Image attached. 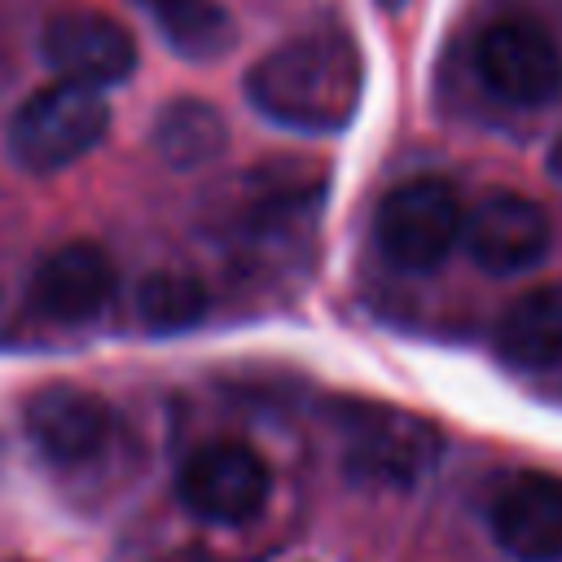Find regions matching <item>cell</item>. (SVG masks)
Here are the masks:
<instances>
[{
  "mask_svg": "<svg viewBox=\"0 0 562 562\" xmlns=\"http://www.w3.org/2000/svg\"><path fill=\"white\" fill-rule=\"evenodd\" d=\"M250 110L277 127L325 136L342 132L364 97V57L342 31H303L263 53L241 83Z\"/></svg>",
  "mask_w": 562,
  "mask_h": 562,
  "instance_id": "1",
  "label": "cell"
},
{
  "mask_svg": "<svg viewBox=\"0 0 562 562\" xmlns=\"http://www.w3.org/2000/svg\"><path fill=\"white\" fill-rule=\"evenodd\" d=\"M342 465L356 483L369 487H413L422 483L443 439L439 430L395 404H342Z\"/></svg>",
  "mask_w": 562,
  "mask_h": 562,
  "instance_id": "3",
  "label": "cell"
},
{
  "mask_svg": "<svg viewBox=\"0 0 562 562\" xmlns=\"http://www.w3.org/2000/svg\"><path fill=\"white\" fill-rule=\"evenodd\" d=\"M40 53L57 79L83 83V88H114L127 83L136 70V40L132 31L97 9H66L44 22Z\"/></svg>",
  "mask_w": 562,
  "mask_h": 562,
  "instance_id": "7",
  "label": "cell"
},
{
  "mask_svg": "<svg viewBox=\"0 0 562 562\" xmlns=\"http://www.w3.org/2000/svg\"><path fill=\"white\" fill-rule=\"evenodd\" d=\"M544 167H549V176H553V180L562 184V136H558V140L549 145V158H544Z\"/></svg>",
  "mask_w": 562,
  "mask_h": 562,
  "instance_id": "17",
  "label": "cell"
},
{
  "mask_svg": "<svg viewBox=\"0 0 562 562\" xmlns=\"http://www.w3.org/2000/svg\"><path fill=\"white\" fill-rule=\"evenodd\" d=\"M110 132V105L97 88L53 79L9 119V158L31 176H57L88 158Z\"/></svg>",
  "mask_w": 562,
  "mask_h": 562,
  "instance_id": "2",
  "label": "cell"
},
{
  "mask_svg": "<svg viewBox=\"0 0 562 562\" xmlns=\"http://www.w3.org/2000/svg\"><path fill=\"white\" fill-rule=\"evenodd\" d=\"M268 492H272V479H268L263 457L237 439L202 443L176 474L180 505L193 518L215 522V527L250 522L268 505Z\"/></svg>",
  "mask_w": 562,
  "mask_h": 562,
  "instance_id": "6",
  "label": "cell"
},
{
  "mask_svg": "<svg viewBox=\"0 0 562 562\" xmlns=\"http://www.w3.org/2000/svg\"><path fill=\"white\" fill-rule=\"evenodd\" d=\"M492 536L518 562H562V479H509L492 505Z\"/></svg>",
  "mask_w": 562,
  "mask_h": 562,
  "instance_id": "11",
  "label": "cell"
},
{
  "mask_svg": "<svg viewBox=\"0 0 562 562\" xmlns=\"http://www.w3.org/2000/svg\"><path fill=\"white\" fill-rule=\"evenodd\" d=\"M496 351L514 369H549L562 360V281L522 290L501 312Z\"/></svg>",
  "mask_w": 562,
  "mask_h": 562,
  "instance_id": "12",
  "label": "cell"
},
{
  "mask_svg": "<svg viewBox=\"0 0 562 562\" xmlns=\"http://www.w3.org/2000/svg\"><path fill=\"white\" fill-rule=\"evenodd\" d=\"M378 4H382V9H404L408 0H378Z\"/></svg>",
  "mask_w": 562,
  "mask_h": 562,
  "instance_id": "18",
  "label": "cell"
},
{
  "mask_svg": "<svg viewBox=\"0 0 562 562\" xmlns=\"http://www.w3.org/2000/svg\"><path fill=\"white\" fill-rule=\"evenodd\" d=\"M114 259L97 241H66L35 263L26 299L48 321L83 325L114 299Z\"/></svg>",
  "mask_w": 562,
  "mask_h": 562,
  "instance_id": "10",
  "label": "cell"
},
{
  "mask_svg": "<svg viewBox=\"0 0 562 562\" xmlns=\"http://www.w3.org/2000/svg\"><path fill=\"white\" fill-rule=\"evenodd\" d=\"M549 241H553L549 215L514 189L483 193L465 211L461 246L492 277H518V272L536 268L549 255Z\"/></svg>",
  "mask_w": 562,
  "mask_h": 562,
  "instance_id": "8",
  "label": "cell"
},
{
  "mask_svg": "<svg viewBox=\"0 0 562 562\" xmlns=\"http://www.w3.org/2000/svg\"><path fill=\"white\" fill-rule=\"evenodd\" d=\"M136 316L149 334H180L206 316V290L184 272H149L136 290Z\"/></svg>",
  "mask_w": 562,
  "mask_h": 562,
  "instance_id": "15",
  "label": "cell"
},
{
  "mask_svg": "<svg viewBox=\"0 0 562 562\" xmlns=\"http://www.w3.org/2000/svg\"><path fill=\"white\" fill-rule=\"evenodd\" d=\"M474 75L505 105L544 110L562 92V53L536 18L509 13V18H496L479 31Z\"/></svg>",
  "mask_w": 562,
  "mask_h": 562,
  "instance_id": "5",
  "label": "cell"
},
{
  "mask_svg": "<svg viewBox=\"0 0 562 562\" xmlns=\"http://www.w3.org/2000/svg\"><path fill=\"white\" fill-rule=\"evenodd\" d=\"M22 426H26V439L40 448V457H48L53 465H83L110 443L114 413L88 386L48 382L35 395H26Z\"/></svg>",
  "mask_w": 562,
  "mask_h": 562,
  "instance_id": "9",
  "label": "cell"
},
{
  "mask_svg": "<svg viewBox=\"0 0 562 562\" xmlns=\"http://www.w3.org/2000/svg\"><path fill=\"white\" fill-rule=\"evenodd\" d=\"M461 228H465V206L457 189L435 176L391 189L373 215L378 250L404 272L439 268L461 246Z\"/></svg>",
  "mask_w": 562,
  "mask_h": 562,
  "instance_id": "4",
  "label": "cell"
},
{
  "mask_svg": "<svg viewBox=\"0 0 562 562\" xmlns=\"http://www.w3.org/2000/svg\"><path fill=\"white\" fill-rule=\"evenodd\" d=\"M167 562H224L220 553H206V549H184V553H171Z\"/></svg>",
  "mask_w": 562,
  "mask_h": 562,
  "instance_id": "16",
  "label": "cell"
},
{
  "mask_svg": "<svg viewBox=\"0 0 562 562\" xmlns=\"http://www.w3.org/2000/svg\"><path fill=\"white\" fill-rule=\"evenodd\" d=\"M162 44L189 61L224 57L237 40L233 18L220 0H145Z\"/></svg>",
  "mask_w": 562,
  "mask_h": 562,
  "instance_id": "14",
  "label": "cell"
},
{
  "mask_svg": "<svg viewBox=\"0 0 562 562\" xmlns=\"http://www.w3.org/2000/svg\"><path fill=\"white\" fill-rule=\"evenodd\" d=\"M224 140H228L224 114L198 97H176L154 119V149L176 171H193V167L215 162L224 154Z\"/></svg>",
  "mask_w": 562,
  "mask_h": 562,
  "instance_id": "13",
  "label": "cell"
}]
</instances>
